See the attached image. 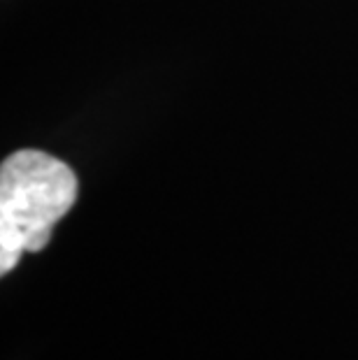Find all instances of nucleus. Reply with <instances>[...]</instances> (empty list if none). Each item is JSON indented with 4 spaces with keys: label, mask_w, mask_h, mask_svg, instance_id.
<instances>
[{
    "label": "nucleus",
    "mask_w": 358,
    "mask_h": 360,
    "mask_svg": "<svg viewBox=\"0 0 358 360\" xmlns=\"http://www.w3.org/2000/svg\"><path fill=\"white\" fill-rule=\"evenodd\" d=\"M75 200L77 177L63 160L37 149L7 156L0 167V272L47 247Z\"/></svg>",
    "instance_id": "1"
}]
</instances>
